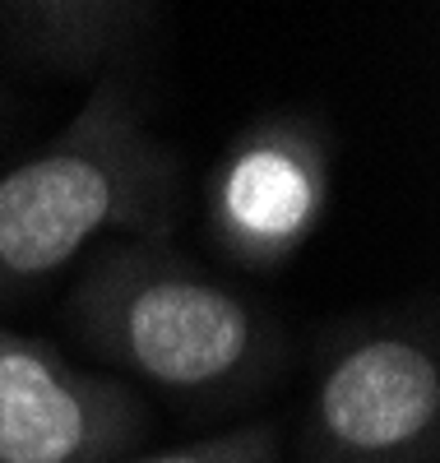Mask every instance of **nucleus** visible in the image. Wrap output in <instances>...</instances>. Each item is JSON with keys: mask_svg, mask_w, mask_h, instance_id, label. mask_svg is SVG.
<instances>
[{"mask_svg": "<svg viewBox=\"0 0 440 463\" xmlns=\"http://www.w3.org/2000/svg\"><path fill=\"white\" fill-rule=\"evenodd\" d=\"M334 190V130L301 107L255 116L232 135L205 176V232L214 250L278 274L320 227Z\"/></svg>", "mask_w": 440, "mask_h": 463, "instance_id": "nucleus-4", "label": "nucleus"}, {"mask_svg": "<svg viewBox=\"0 0 440 463\" xmlns=\"http://www.w3.org/2000/svg\"><path fill=\"white\" fill-rule=\"evenodd\" d=\"M61 320L116 380L190 412L260 399L292 357L283 320L177 241H107L70 283Z\"/></svg>", "mask_w": 440, "mask_h": 463, "instance_id": "nucleus-1", "label": "nucleus"}, {"mask_svg": "<svg viewBox=\"0 0 440 463\" xmlns=\"http://www.w3.org/2000/svg\"><path fill=\"white\" fill-rule=\"evenodd\" d=\"M0 111H5V93H0Z\"/></svg>", "mask_w": 440, "mask_h": 463, "instance_id": "nucleus-8", "label": "nucleus"}, {"mask_svg": "<svg viewBox=\"0 0 440 463\" xmlns=\"http://www.w3.org/2000/svg\"><path fill=\"white\" fill-rule=\"evenodd\" d=\"M181 213V148L153 130L148 93L107 70L52 144L0 172V306L98 241H172Z\"/></svg>", "mask_w": 440, "mask_h": 463, "instance_id": "nucleus-2", "label": "nucleus"}, {"mask_svg": "<svg viewBox=\"0 0 440 463\" xmlns=\"http://www.w3.org/2000/svg\"><path fill=\"white\" fill-rule=\"evenodd\" d=\"M121 463H283V431L278 421H242L214 436H199L177 449H158L144 458H121Z\"/></svg>", "mask_w": 440, "mask_h": 463, "instance_id": "nucleus-7", "label": "nucleus"}, {"mask_svg": "<svg viewBox=\"0 0 440 463\" xmlns=\"http://www.w3.org/2000/svg\"><path fill=\"white\" fill-rule=\"evenodd\" d=\"M297 463H440L435 301L348 316L315 338Z\"/></svg>", "mask_w": 440, "mask_h": 463, "instance_id": "nucleus-3", "label": "nucleus"}, {"mask_svg": "<svg viewBox=\"0 0 440 463\" xmlns=\"http://www.w3.org/2000/svg\"><path fill=\"white\" fill-rule=\"evenodd\" d=\"M158 5H116V0H10L0 5V37L28 61L56 70H98L130 52L158 24Z\"/></svg>", "mask_w": 440, "mask_h": 463, "instance_id": "nucleus-6", "label": "nucleus"}, {"mask_svg": "<svg viewBox=\"0 0 440 463\" xmlns=\"http://www.w3.org/2000/svg\"><path fill=\"white\" fill-rule=\"evenodd\" d=\"M144 436L135 384L0 320V463H121Z\"/></svg>", "mask_w": 440, "mask_h": 463, "instance_id": "nucleus-5", "label": "nucleus"}]
</instances>
